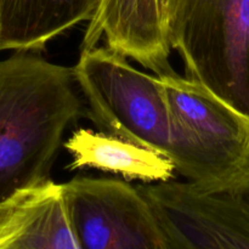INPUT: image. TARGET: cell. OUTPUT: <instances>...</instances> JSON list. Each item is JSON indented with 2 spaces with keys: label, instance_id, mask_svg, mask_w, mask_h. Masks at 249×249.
Returning a JSON list of instances; mask_svg holds the SVG:
<instances>
[{
  "label": "cell",
  "instance_id": "6da1fadb",
  "mask_svg": "<svg viewBox=\"0 0 249 249\" xmlns=\"http://www.w3.org/2000/svg\"><path fill=\"white\" fill-rule=\"evenodd\" d=\"M82 114L73 68L27 53L0 60V203L50 179L66 130Z\"/></svg>",
  "mask_w": 249,
  "mask_h": 249
},
{
  "label": "cell",
  "instance_id": "7a4b0ae2",
  "mask_svg": "<svg viewBox=\"0 0 249 249\" xmlns=\"http://www.w3.org/2000/svg\"><path fill=\"white\" fill-rule=\"evenodd\" d=\"M172 116L175 172L204 192L249 191V121L194 80L158 75Z\"/></svg>",
  "mask_w": 249,
  "mask_h": 249
},
{
  "label": "cell",
  "instance_id": "3957f363",
  "mask_svg": "<svg viewBox=\"0 0 249 249\" xmlns=\"http://www.w3.org/2000/svg\"><path fill=\"white\" fill-rule=\"evenodd\" d=\"M164 27L185 77L249 121V0H169Z\"/></svg>",
  "mask_w": 249,
  "mask_h": 249
},
{
  "label": "cell",
  "instance_id": "277c9868",
  "mask_svg": "<svg viewBox=\"0 0 249 249\" xmlns=\"http://www.w3.org/2000/svg\"><path fill=\"white\" fill-rule=\"evenodd\" d=\"M72 68L90 118L100 128L169 160L174 133L158 75L142 72L125 56L97 45L83 50Z\"/></svg>",
  "mask_w": 249,
  "mask_h": 249
},
{
  "label": "cell",
  "instance_id": "5b68a950",
  "mask_svg": "<svg viewBox=\"0 0 249 249\" xmlns=\"http://www.w3.org/2000/svg\"><path fill=\"white\" fill-rule=\"evenodd\" d=\"M62 195L79 249H168L150 204L129 182L80 175L63 182Z\"/></svg>",
  "mask_w": 249,
  "mask_h": 249
},
{
  "label": "cell",
  "instance_id": "8992f818",
  "mask_svg": "<svg viewBox=\"0 0 249 249\" xmlns=\"http://www.w3.org/2000/svg\"><path fill=\"white\" fill-rule=\"evenodd\" d=\"M136 187L168 249H249V191L213 194L172 180Z\"/></svg>",
  "mask_w": 249,
  "mask_h": 249
},
{
  "label": "cell",
  "instance_id": "52a82bcc",
  "mask_svg": "<svg viewBox=\"0 0 249 249\" xmlns=\"http://www.w3.org/2000/svg\"><path fill=\"white\" fill-rule=\"evenodd\" d=\"M101 36L107 48L133 58L156 75L175 72L157 0H101L84 33L82 51L96 46Z\"/></svg>",
  "mask_w": 249,
  "mask_h": 249
},
{
  "label": "cell",
  "instance_id": "ba28073f",
  "mask_svg": "<svg viewBox=\"0 0 249 249\" xmlns=\"http://www.w3.org/2000/svg\"><path fill=\"white\" fill-rule=\"evenodd\" d=\"M0 249H79L62 184L49 179L0 203Z\"/></svg>",
  "mask_w": 249,
  "mask_h": 249
},
{
  "label": "cell",
  "instance_id": "9c48e42d",
  "mask_svg": "<svg viewBox=\"0 0 249 249\" xmlns=\"http://www.w3.org/2000/svg\"><path fill=\"white\" fill-rule=\"evenodd\" d=\"M95 12V0H0V51L44 50Z\"/></svg>",
  "mask_w": 249,
  "mask_h": 249
},
{
  "label": "cell",
  "instance_id": "30bf717a",
  "mask_svg": "<svg viewBox=\"0 0 249 249\" xmlns=\"http://www.w3.org/2000/svg\"><path fill=\"white\" fill-rule=\"evenodd\" d=\"M62 145L72 157L67 167L70 170L91 168L146 184L169 181L177 173L174 164L164 156L91 129L73 131Z\"/></svg>",
  "mask_w": 249,
  "mask_h": 249
},
{
  "label": "cell",
  "instance_id": "8fae6325",
  "mask_svg": "<svg viewBox=\"0 0 249 249\" xmlns=\"http://www.w3.org/2000/svg\"><path fill=\"white\" fill-rule=\"evenodd\" d=\"M157 1H158V6H160V16H162V19H163V24H164V17H165V14H167V9H168V4H169V0H157ZM165 33H167V32H165Z\"/></svg>",
  "mask_w": 249,
  "mask_h": 249
},
{
  "label": "cell",
  "instance_id": "7c38bea8",
  "mask_svg": "<svg viewBox=\"0 0 249 249\" xmlns=\"http://www.w3.org/2000/svg\"><path fill=\"white\" fill-rule=\"evenodd\" d=\"M100 2H101V0H95V4H96V11H97V9H99V6H100ZM95 14H96V12H95ZM95 16V15H94Z\"/></svg>",
  "mask_w": 249,
  "mask_h": 249
}]
</instances>
